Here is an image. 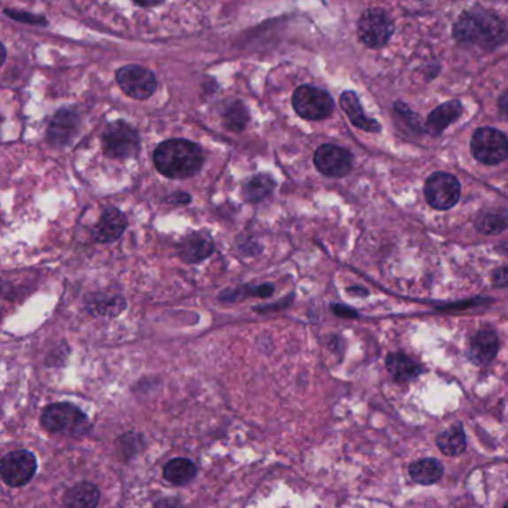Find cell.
<instances>
[{"label":"cell","instance_id":"obj_31","mask_svg":"<svg viewBox=\"0 0 508 508\" xmlns=\"http://www.w3.org/2000/svg\"><path fill=\"white\" fill-rule=\"evenodd\" d=\"M333 312L335 315L342 316V318H357V312L350 309V307L342 306V304H333Z\"/></svg>","mask_w":508,"mask_h":508},{"label":"cell","instance_id":"obj_14","mask_svg":"<svg viewBox=\"0 0 508 508\" xmlns=\"http://www.w3.org/2000/svg\"><path fill=\"white\" fill-rule=\"evenodd\" d=\"M127 217L117 207H108L93 230V237L99 243L117 242L127 228Z\"/></svg>","mask_w":508,"mask_h":508},{"label":"cell","instance_id":"obj_24","mask_svg":"<svg viewBox=\"0 0 508 508\" xmlns=\"http://www.w3.org/2000/svg\"><path fill=\"white\" fill-rule=\"evenodd\" d=\"M410 477L419 485H434L443 477L444 468L437 459H419L409 468Z\"/></svg>","mask_w":508,"mask_h":508},{"label":"cell","instance_id":"obj_16","mask_svg":"<svg viewBox=\"0 0 508 508\" xmlns=\"http://www.w3.org/2000/svg\"><path fill=\"white\" fill-rule=\"evenodd\" d=\"M498 335L490 328L477 331L470 342V357L479 366H488L498 352Z\"/></svg>","mask_w":508,"mask_h":508},{"label":"cell","instance_id":"obj_15","mask_svg":"<svg viewBox=\"0 0 508 508\" xmlns=\"http://www.w3.org/2000/svg\"><path fill=\"white\" fill-rule=\"evenodd\" d=\"M462 115V104L459 100H450L446 104H440L429 113L425 123V130L429 136L437 137L452 126Z\"/></svg>","mask_w":508,"mask_h":508},{"label":"cell","instance_id":"obj_7","mask_svg":"<svg viewBox=\"0 0 508 508\" xmlns=\"http://www.w3.org/2000/svg\"><path fill=\"white\" fill-rule=\"evenodd\" d=\"M394 34V21L386 11L368 8L358 21V38L368 48L385 47Z\"/></svg>","mask_w":508,"mask_h":508},{"label":"cell","instance_id":"obj_13","mask_svg":"<svg viewBox=\"0 0 508 508\" xmlns=\"http://www.w3.org/2000/svg\"><path fill=\"white\" fill-rule=\"evenodd\" d=\"M178 252L184 263H202L215 252V242L204 231H194L179 243Z\"/></svg>","mask_w":508,"mask_h":508},{"label":"cell","instance_id":"obj_3","mask_svg":"<svg viewBox=\"0 0 508 508\" xmlns=\"http://www.w3.org/2000/svg\"><path fill=\"white\" fill-rule=\"evenodd\" d=\"M41 424L48 433L66 434L73 437L85 435L91 428L87 414L71 403H54L45 407Z\"/></svg>","mask_w":508,"mask_h":508},{"label":"cell","instance_id":"obj_21","mask_svg":"<svg viewBox=\"0 0 508 508\" xmlns=\"http://www.w3.org/2000/svg\"><path fill=\"white\" fill-rule=\"evenodd\" d=\"M386 368L396 381H409L419 376L422 367L404 353L396 352L386 358Z\"/></svg>","mask_w":508,"mask_h":508},{"label":"cell","instance_id":"obj_32","mask_svg":"<svg viewBox=\"0 0 508 508\" xmlns=\"http://www.w3.org/2000/svg\"><path fill=\"white\" fill-rule=\"evenodd\" d=\"M154 508H185L182 504L179 503L178 499L173 498H165L158 501V503L154 505Z\"/></svg>","mask_w":508,"mask_h":508},{"label":"cell","instance_id":"obj_11","mask_svg":"<svg viewBox=\"0 0 508 508\" xmlns=\"http://www.w3.org/2000/svg\"><path fill=\"white\" fill-rule=\"evenodd\" d=\"M81 117L78 111L73 108H63L54 113L50 119L47 127L48 145L62 150L65 146L71 145L76 135L80 133Z\"/></svg>","mask_w":508,"mask_h":508},{"label":"cell","instance_id":"obj_6","mask_svg":"<svg viewBox=\"0 0 508 508\" xmlns=\"http://www.w3.org/2000/svg\"><path fill=\"white\" fill-rule=\"evenodd\" d=\"M471 152L483 165H499L508 158L507 136L496 128H477L471 137Z\"/></svg>","mask_w":508,"mask_h":508},{"label":"cell","instance_id":"obj_23","mask_svg":"<svg viewBox=\"0 0 508 508\" xmlns=\"http://www.w3.org/2000/svg\"><path fill=\"white\" fill-rule=\"evenodd\" d=\"M274 187H276V182H274V179L270 174H255L243 184L242 194H243V198L248 203H261L270 194L273 193Z\"/></svg>","mask_w":508,"mask_h":508},{"label":"cell","instance_id":"obj_1","mask_svg":"<svg viewBox=\"0 0 508 508\" xmlns=\"http://www.w3.org/2000/svg\"><path fill=\"white\" fill-rule=\"evenodd\" d=\"M507 28L490 11H466L453 24V38L462 47L494 48L507 41Z\"/></svg>","mask_w":508,"mask_h":508},{"label":"cell","instance_id":"obj_25","mask_svg":"<svg viewBox=\"0 0 508 508\" xmlns=\"http://www.w3.org/2000/svg\"><path fill=\"white\" fill-rule=\"evenodd\" d=\"M437 446L447 457H458L466 452V438L462 425H453L437 437Z\"/></svg>","mask_w":508,"mask_h":508},{"label":"cell","instance_id":"obj_29","mask_svg":"<svg viewBox=\"0 0 508 508\" xmlns=\"http://www.w3.org/2000/svg\"><path fill=\"white\" fill-rule=\"evenodd\" d=\"M492 283L496 288L508 287V266L496 268L492 274Z\"/></svg>","mask_w":508,"mask_h":508},{"label":"cell","instance_id":"obj_22","mask_svg":"<svg viewBox=\"0 0 508 508\" xmlns=\"http://www.w3.org/2000/svg\"><path fill=\"white\" fill-rule=\"evenodd\" d=\"M222 124L227 130L233 133H242L250 123V112L241 100H227L222 108Z\"/></svg>","mask_w":508,"mask_h":508},{"label":"cell","instance_id":"obj_10","mask_svg":"<svg viewBox=\"0 0 508 508\" xmlns=\"http://www.w3.org/2000/svg\"><path fill=\"white\" fill-rule=\"evenodd\" d=\"M38 470V461L28 450H14L4 457L0 466L2 481L11 488H21L34 479Z\"/></svg>","mask_w":508,"mask_h":508},{"label":"cell","instance_id":"obj_26","mask_svg":"<svg viewBox=\"0 0 508 508\" xmlns=\"http://www.w3.org/2000/svg\"><path fill=\"white\" fill-rule=\"evenodd\" d=\"M126 303H124L121 296H113V298H108V300H102V298H96L95 302L91 303V312L96 313V315H108L113 316L118 315L123 312Z\"/></svg>","mask_w":508,"mask_h":508},{"label":"cell","instance_id":"obj_27","mask_svg":"<svg viewBox=\"0 0 508 508\" xmlns=\"http://www.w3.org/2000/svg\"><path fill=\"white\" fill-rule=\"evenodd\" d=\"M6 17L10 19H17V21H21V23L28 24H38V26H48V21L45 17H41V15L30 14V12H26V11H17V10H5Z\"/></svg>","mask_w":508,"mask_h":508},{"label":"cell","instance_id":"obj_28","mask_svg":"<svg viewBox=\"0 0 508 508\" xmlns=\"http://www.w3.org/2000/svg\"><path fill=\"white\" fill-rule=\"evenodd\" d=\"M274 294L273 285L270 283H264V285H258V287H245V296H261V298H267V296H272Z\"/></svg>","mask_w":508,"mask_h":508},{"label":"cell","instance_id":"obj_20","mask_svg":"<svg viewBox=\"0 0 508 508\" xmlns=\"http://www.w3.org/2000/svg\"><path fill=\"white\" fill-rule=\"evenodd\" d=\"M163 474H165V481L172 485L185 486L196 479L197 466L187 458H174L165 464Z\"/></svg>","mask_w":508,"mask_h":508},{"label":"cell","instance_id":"obj_37","mask_svg":"<svg viewBox=\"0 0 508 508\" xmlns=\"http://www.w3.org/2000/svg\"><path fill=\"white\" fill-rule=\"evenodd\" d=\"M504 508H508V503L504 505Z\"/></svg>","mask_w":508,"mask_h":508},{"label":"cell","instance_id":"obj_18","mask_svg":"<svg viewBox=\"0 0 508 508\" xmlns=\"http://www.w3.org/2000/svg\"><path fill=\"white\" fill-rule=\"evenodd\" d=\"M66 508H96L100 503V490L89 481H80L65 494Z\"/></svg>","mask_w":508,"mask_h":508},{"label":"cell","instance_id":"obj_17","mask_svg":"<svg viewBox=\"0 0 508 508\" xmlns=\"http://www.w3.org/2000/svg\"><path fill=\"white\" fill-rule=\"evenodd\" d=\"M340 106L355 127L368 133L381 132V124L364 113L363 106L359 104L357 93L344 91L343 95L340 96Z\"/></svg>","mask_w":508,"mask_h":508},{"label":"cell","instance_id":"obj_5","mask_svg":"<svg viewBox=\"0 0 508 508\" xmlns=\"http://www.w3.org/2000/svg\"><path fill=\"white\" fill-rule=\"evenodd\" d=\"M292 108L303 119L320 121L335 111V100L324 89L302 85L292 95Z\"/></svg>","mask_w":508,"mask_h":508},{"label":"cell","instance_id":"obj_30","mask_svg":"<svg viewBox=\"0 0 508 508\" xmlns=\"http://www.w3.org/2000/svg\"><path fill=\"white\" fill-rule=\"evenodd\" d=\"M170 203L173 204H189L191 202V196L189 194L184 193V191H178V193H173L172 196L167 197Z\"/></svg>","mask_w":508,"mask_h":508},{"label":"cell","instance_id":"obj_36","mask_svg":"<svg viewBox=\"0 0 508 508\" xmlns=\"http://www.w3.org/2000/svg\"><path fill=\"white\" fill-rule=\"evenodd\" d=\"M503 248H504V250H505V252H507V254H508V242H505V243H504Z\"/></svg>","mask_w":508,"mask_h":508},{"label":"cell","instance_id":"obj_8","mask_svg":"<svg viewBox=\"0 0 508 508\" xmlns=\"http://www.w3.org/2000/svg\"><path fill=\"white\" fill-rule=\"evenodd\" d=\"M459 197H461V184L457 176L446 172H437L427 179L425 198L434 209L449 211L459 202Z\"/></svg>","mask_w":508,"mask_h":508},{"label":"cell","instance_id":"obj_4","mask_svg":"<svg viewBox=\"0 0 508 508\" xmlns=\"http://www.w3.org/2000/svg\"><path fill=\"white\" fill-rule=\"evenodd\" d=\"M102 150L104 156L112 160L133 158L141 150V136L133 126L123 119H117L104 128Z\"/></svg>","mask_w":508,"mask_h":508},{"label":"cell","instance_id":"obj_33","mask_svg":"<svg viewBox=\"0 0 508 508\" xmlns=\"http://www.w3.org/2000/svg\"><path fill=\"white\" fill-rule=\"evenodd\" d=\"M498 106L504 117L508 118V89L499 97Z\"/></svg>","mask_w":508,"mask_h":508},{"label":"cell","instance_id":"obj_34","mask_svg":"<svg viewBox=\"0 0 508 508\" xmlns=\"http://www.w3.org/2000/svg\"><path fill=\"white\" fill-rule=\"evenodd\" d=\"M135 5L141 6V8H148V6L163 5V2H151V4H148V2H143V4H135Z\"/></svg>","mask_w":508,"mask_h":508},{"label":"cell","instance_id":"obj_12","mask_svg":"<svg viewBox=\"0 0 508 508\" xmlns=\"http://www.w3.org/2000/svg\"><path fill=\"white\" fill-rule=\"evenodd\" d=\"M313 163L325 176L343 178L352 170L353 156L342 146L325 143L316 150Z\"/></svg>","mask_w":508,"mask_h":508},{"label":"cell","instance_id":"obj_9","mask_svg":"<svg viewBox=\"0 0 508 508\" xmlns=\"http://www.w3.org/2000/svg\"><path fill=\"white\" fill-rule=\"evenodd\" d=\"M117 84L124 95L135 100L150 99L157 89L154 72L141 65H127L117 71Z\"/></svg>","mask_w":508,"mask_h":508},{"label":"cell","instance_id":"obj_35","mask_svg":"<svg viewBox=\"0 0 508 508\" xmlns=\"http://www.w3.org/2000/svg\"><path fill=\"white\" fill-rule=\"evenodd\" d=\"M349 292H359V294H363V296H367V291H366V289H357V288H352V289H349Z\"/></svg>","mask_w":508,"mask_h":508},{"label":"cell","instance_id":"obj_2","mask_svg":"<svg viewBox=\"0 0 508 508\" xmlns=\"http://www.w3.org/2000/svg\"><path fill=\"white\" fill-rule=\"evenodd\" d=\"M152 161L156 169L165 178L189 179L202 170L204 156L196 142L169 139L157 146Z\"/></svg>","mask_w":508,"mask_h":508},{"label":"cell","instance_id":"obj_19","mask_svg":"<svg viewBox=\"0 0 508 508\" xmlns=\"http://www.w3.org/2000/svg\"><path fill=\"white\" fill-rule=\"evenodd\" d=\"M508 211L504 207L483 209L475 218V228L481 235H495L507 230Z\"/></svg>","mask_w":508,"mask_h":508}]
</instances>
